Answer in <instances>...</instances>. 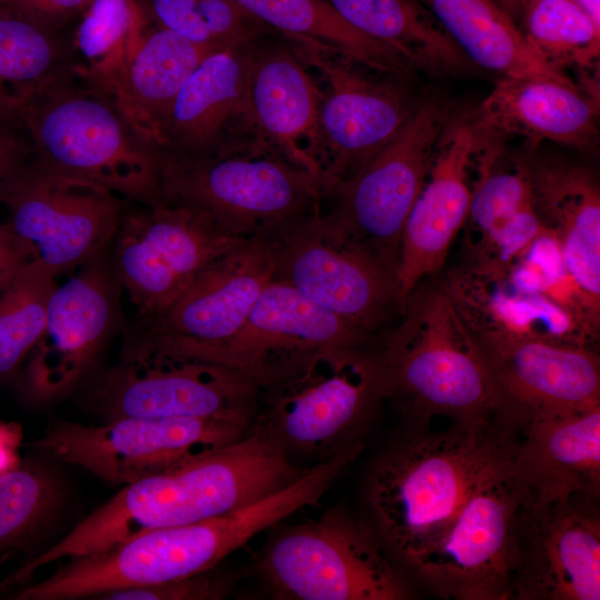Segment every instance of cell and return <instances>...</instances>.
<instances>
[{
  "mask_svg": "<svg viewBox=\"0 0 600 600\" xmlns=\"http://www.w3.org/2000/svg\"><path fill=\"white\" fill-rule=\"evenodd\" d=\"M498 3L512 17L516 7V0H497Z\"/></svg>",
  "mask_w": 600,
  "mask_h": 600,
  "instance_id": "f6af8a7d",
  "label": "cell"
},
{
  "mask_svg": "<svg viewBox=\"0 0 600 600\" xmlns=\"http://www.w3.org/2000/svg\"><path fill=\"white\" fill-rule=\"evenodd\" d=\"M286 38L303 40L370 69L404 78L412 68L394 50L350 26L327 0H234Z\"/></svg>",
  "mask_w": 600,
  "mask_h": 600,
  "instance_id": "1f68e13d",
  "label": "cell"
},
{
  "mask_svg": "<svg viewBox=\"0 0 600 600\" xmlns=\"http://www.w3.org/2000/svg\"><path fill=\"white\" fill-rule=\"evenodd\" d=\"M518 426L506 418L453 422L392 446L367 488L380 540L411 570L441 539L469 494L509 463Z\"/></svg>",
  "mask_w": 600,
  "mask_h": 600,
  "instance_id": "7a4b0ae2",
  "label": "cell"
},
{
  "mask_svg": "<svg viewBox=\"0 0 600 600\" xmlns=\"http://www.w3.org/2000/svg\"><path fill=\"white\" fill-rule=\"evenodd\" d=\"M600 27V0H574Z\"/></svg>",
  "mask_w": 600,
  "mask_h": 600,
  "instance_id": "ee69618b",
  "label": "cell"
},
{
  "mask_svg": "<svg viewBox=\"0 0 600 600\" xmlns=\"http://www.w3.org/2000/svg\"><path fill=\"white\" fill-rule=\"evenodd\" d=\"M72 32L57 31L0 7V106L79 67Z\"/></svg>",
  "mask_w": 600,
  "mask_h": 600,
  "instance_id": "d6a6232c",
  "label": "cell"
},
{
  "mask_svg": "<svg viewBox=\"0 0 600 600\" xmlns=\"http://www.w3.org/2000/svg\"><path fill=\"white\" fill-rule=\"evenodd\" d=\"M319 76L322 198L354 177L402 129L413 103L397 76L313 43L289 39Z\"/></svg>",
  "mask_w": 600,
  "mask_h": 600,
  "instance_id": "9c48e42d",
  "label": "cell"
},
{
  "mask_svg": "<svg viewBox=\"0 0 600 600\" xmlns=\"http://www.w3.org/2000/svg\"><path fill=\"white\" fill-rule=\"evenodd\" d=\"M0 203L8 226L54 277L101 254L128 209L117 193L48 171L36 159L1 189Z\"/></svg>",
  "mask_w": 600,
  "mask_h": 600,
  "instance_id": "5bb4252c",
  "label": "cell"
},
{
  "mask_svg": "<svg viewBox=\"0 0 600 600\" xmlns=\"http://www.w3.org/2000/svg\"><path fill=\"white\" fill-rule=\"evenodd\" d=\"M152 26L140 0H92L72 31L80 67L106 88Z\"/></svg>",
  "mask_w": 600,
  "mask_h": 600,
  "instance_id": "836d02e7",
  "label": "cell"
},
{
  "mask_svg": "<svg viewBox=\"0 0 600 600\" xmlns=\"http://www.w3.org/2000/svg\"><path fill=\"white\" fill-rule=\"evenodd\" d=\"M156 27L218 48L209 33L218 0H140Z\"/></svg>",
  "mask_w": 600,
  "mask_h": 600,
  "instance_id": "74e56055",
  "label": "cell"
},
{
  "mask_svg": "<svg viewBox=\"0 0 600 600\" xmlns=\"http://www.w3.org/2000/svg\"><path fill=\"white\" fill-rule=\"evenodd\" d=\"M379 539L341 511L281 531L259 571L272 593L292 600H403L407 581Z\"/></svg>",
  "mask_w": 600,
  "mask_h": 600,
  "instance_id": "8992f818",
  "label": "cell"
},
{
  "mask_svg": "<svg viewBox=\"0 0 600 600\" xmlns=\"http://www.w3.org/2000/svg\"><path fill=\"white\" fill-rule=\"evenodd\" d=\"M378 357L383 396L416 422L502 418L483 353L441 283L420 282Z\"/></svg>",
  "mask_w": 600,
  "mask_h": 600,
  "instance_id": "277c9868",
  "label": "cell"
},
{
  "mask_svg": "<svg viewBox=\"0 0 600 600\" xmlns=\"http://www.w3.org/2000/svg\"><path fill=\"white\" fill-rule=\"evenodd\" d=\"M260 388L208 361L171 354L120 358L91 382L88 400L103 421L208 418L257 408Z\"/></svg>",
  "mask_w": 600,
  "mask_h": 600,
  "instance_id": "2e32d148",
  "label": "cell"
},
{
  "mask_svg": "<svg viewBox=\"0 0 600 600\" xmlns=\"http://www.w3.org/2000/svg\"><path fill=\"white\" fill-rule=\"evenodd\" d=\"M472 334L491 373L501 413L517 424L600 406V359L592 348Z\"/></svg>",
  "mask_w": 600,
  "mask_h": 600,
  "instance_id": "ffe728a7",
  "label": "cell"
},
{
  "mask_svg": "<svg viewBox=\"0 0 600 600\" xmlns=\"http://www.w3.org/2000/svg\"><path fill=\"white\" fill-rule=\"evenodd\" d=\"M103 252L54 288L41 336L28 354L24 390L38 402L60 398L93 370L114 327L117 282Z\"/></svg>",
  "mask_w": 600,
  "mask_h": 600,
  "instance_id": "d6986e66",
  "label": "cell"
},
{
  "mask_svg": "<svg viewBox=\"0 0 600 600\" xmlns=\"http://www.w3.org/2000/svg\"><path fill=\"white\" fill-rule=\"evenodd\" d=\"M249 94L261 139L319 182V88L288 38L273 31L253 43Z\"/></svg>",
  "mask_w": 600,
  "mask_h": 600,
  "instance_id": "cb8c5ba5",
  "label": "cell"
},
{
  "mask_svg": "<svg viewBox=\"0 0 600 600\" xmlns=\"http://www.w3.org/2000/svg\"><path fill=\"white\" fill-rule=\"evenodd\" d=\"M11 108L30 137L36 161L48 171L98 184L140 206L160 201V149L82 68L42 84Z\"/></svg>",
  "mask_w": 600,
  "mask_h": 600,
  "instance_id": "3957f363",
  "label": "cell"
},
{
  "mask_svg": "<svg viewBox=\"0 0 600 600\" xmlns=\"http://www.w3.org/2000/svg\"><path fill=\"white\" fill-rule=\"evenodd\" d=\"M257 40L214 50L197 67L163 126L159 142L163 156L210 157L264 142L249 94Z\"/></svg>",
  "mask_w": 600,
  "mask_h": 600,
  "instance_id": "44dd1931",
  "label": "cell"
},
{
  "mask_svg": "<svg viewBox=\"0 0 600 600\" xmlns=\"http://www.w3.org/2000/svg\"><path fill=\"white\" fill-rule=\"evenodd\" d=\"M517 24L549 66L588 69L599 59L600 27L574 0H522Z\"/></svg>",
  "mask_w": 600,
  "mask_h": 600,
  "instance_id": "e575fe53",
  "label": "cell"
},
{
  "mask_svg": "<svg viewBox=\"0 0 600 600\" xmlns=\"http://www.w3.org/2000/svg\"><path fill=\"white\" fill-rule=\"evenodd\" d=\"M66 498L48 467L28 461L0 474V551L24 549L57 518Z\"/></svg>",
  "mask_w": 600,
  "mask_h": 600,
  "instance_id": "d590c367",
  "label": "cell"
},
{
  "mask_svg": "<svg viewBox=\"0 0 600 600\" xmlns=\"http://www.w3.org/2000/svg\"><path fill=\"white\" fill-rule=\"evenodd\" d=\"M272 278L269 241H243L204 268L164 311L140 319L120 358L192 357L227 341L243 326Z\"/></svg>",
  "mask_w": 600,
  "mask_h": 600,
  "instance_id": "7c38bea8",
  "label": "cell"
},
{
  "mask_svg": "<svg viewBox=\"0 0 600 600\" xmlns=\"http://www.w3.org/2000/svg\"><path fill=\"white\" fill-rule=\"evenodd\" d=\"M337 347L313 353L260 388L256 420L287 450H321L344 438L384 398L378 350Z\"/></svg>",
  "mask_w": 600,
  "mask_h": 600,
  "instance_id": "30bf717a",
  "label": "cell"
},
{
  "mask_svg": "<svg viewBox=\"0 0 600 600\" xmlns=\"http://www.w3.org/2000/svg\"><path fill=\"white\" fill-rule=\"evenodd\" d=\"M497 150L487 151L481 159L464 222L466 240L468 263L507 269L550 233L534 208L528 164L497 169Z\"/></svg>",
  "mask_w": 600,
  "mask_h": 600,
  "instance_id": "83f0119b",
  "label": "cell"
},
{
  "mask_svg": "<svg viewBox=\"0 0 600 600\" xmlns=\"http://www.w3.org/2000/svg\"><path fill=\"white\" fill-rule=\"evenodd\" d=\"M572 80L501 77L467 119L482 134H518L588 149L597 139L599 94Z\"/></svg>",
  "mask_w": 600,
  "mask_h": 600,
  "instance_id": "484cf974",
  "label": "cell"
},
{
  "mask_svg": "<svg viewBox=\"0 0 600 600\" xmlns=\"http://www.w3.org/2000/svg\"><path fill=\"white\" fill-rule=\"evenodd\" d=\"M92 0H0L10 9L47 28L72 32Z\"/></svg>",
  "mask_w": 600,
  "mask_h": 600,
  "instance_id": "60d3db41",
  "label": "cell"
},
{
  "mask_svg": "<svg viewBox=\"0 0 600 600\" xmlns=\"http://www.w3.org/2000/svg\"><path fill=\"white\" fill-rule=\"evenodd\" d=\"M32 260V248L9 226L0 221V292Z\"/></svg>",
  "mask_w": 600,
  "mask_h": 600,
  "instance_id": "b9f144b4",
  "label": "cell"
},
{
  "mask_svg": "<svg viewBox=\"0 0 600 600\" xmlns=\"http://www.w3.org/2000/svg\"><path fill=\"white\" fill-rule=\"evenodd\" d=\"M191 207L239 239H269L321 208L318 180L266 142L200 158L163 156L160 201Z\"/></svg>",
  "mask_w": 600,
  "mask_h": 600,
  "instance_id": "5b68a950",
  "label": "cell"
},
{
  "mask_svg": "<svg viewBox=\"0 0 600 600\" xmlns=\"http://www.w3.org/2000/svg\"><path fill=\"white\" fill-rule=\"evenodd\" d=\"M229 589V581L211 570L157 584L114 590L94 599L101 600H217Z\"/></svg>",
  "mask_w": 600,
  "mask_h": 600,
  "instance_id": "f35d334b",
  "label": "cell"
},
{
  "mask_svg": "<svg viewBox=\"0 0 600 600\" xmlns=\"http://www.w3.org/2000/svg\"><path fill=\"white\" fill-rule=\"evenodd\" d=\"M248 239L204 213L159 201L127 209L114 236L113 269L140 319L164 311L213 260Z\"/></svg>",
  "mask_w": 600,
  "mask_h": 600,
  "instance_id": "4fadbf2b",
  "label": "cell"
},
{
  "mask_svg": "<svg viewBox=\"0 0 600 600\" xmlns=\"http://www.w3.org/2000/svg\"><path fill=\"white\" fill-rule=\"evenodd\" d=\"M303 471L256 421L234 442L123 486L60 541L0 582V588L20 583L63 558L99 551L150 530L228 513L288 486Z\"/></svg>",
  "mask_w": 600,
  "mask_h": 600,
  "instance_id": "6da1fadb",
  "label": "cell"
},
{
  "mask_svg": "<svg viewBox=\"0 0 600 600\" xmlns=\"http://www.w3.org/2000/svg\"><path fill=\"white\" fill-rule=\"evenodd\" d=\"M218 49L152 26L106 89L137 130L159 148L177 96L202 60Z\"/></svg>",
  "mask_w": 600,
  "mask_h": 600,
  "instance_id": "f1b7e54d",
  "label": "cell"
},
{
  "mask_svg": "<svg viewBox=\"0 0 600 600\" xmlns=\"http://www.w3.org/2000/svg\"><path fill=\"white\" fill-rule=\"evenodd\" d=\"M482 134L464 118L448 121L426 183L407 219L397 268L399 314L414 288L437 273L468 217L471 167Z\"/></svg>",
  "mask_w": 600,
  "mask_h": 600,
  "instance_id": "7402d4cb",
  "label": "cell"
},
{
  "mask_svg": "<svg viewBox=\"0 0 600 600\" xmlns=\"http://www.w3.org/2000/svg\"><path fill=\"white\" fill-rule=\"evenodd\" d=\"M257 413L258 407L208 418L59 422L32 447L123 487L237 441L252 428Z\"/></svg>",
  "mask_w": 600,
  "mask_h": 600,
  "instance_id": "52a82bcc",
  "label": "cell"
},
{
  "mask_svg": "<svg viewBox=\"0 0 600 600\" xmlns=\"http://www.w3.org/2000/svg\"><path fill=\"white\" fill-rule=\"evenodd\" d=\"M374 342V334L324 310L291 286L272 280L234 336L188 358L230 368L263 388L316 352Z\"/></svg>",
  "mask_w": 600,
  "mask_h": 600,
  "instance_id": "ac0fdd59",
  "label": "cell"
},
{
  "mask_svg": "<svg viewBox=\"0 0 600 600\" xmlns=\"http://www.w3.org/2000/svg\"><path fill=\"white\" fill-rule=\"evenodd\" d=\"M536 211L557 242L577 298L600 322V191L588 169L558 160L527 163Z\"/></svg>",
  "mask_w": 600,
  "mask_h": 600,
  "instance_id": "d4e9b609",
  "label": "cell"
},
{
  "mask_svg": "<svg viewBox=\"0 0 600 600\" xmlns=\"http://www.w3.org/2000/svg\"><path fill=\"white\" fill-rule=\"evenodd\" d=\"M512 469L540 500L598 499L600 491V406L539 417L518 424Z\"/></svg>",
  "mask_w": 600,
  "mask_h": 600,
  "instance_id": "4316f807",
  "label": "cell"
},
{
  "mask_svg": "<svg viewBox=\"0 0 600 600\" xmlns=\"http://www.w3.org/2000/svg\"><path fill=\"white\" fill-rule=\"evenodd\" d=\"M267 240L272 280L324 310L371 334L399 313L396 272L321 209Z\"/></svg>",
  "mask_w": 600,
  "mask_h": 600,
  "instance_id": "ba28073f",
  "label": "cell"
},
{
  "mask_svg": "<svg viewBox=\"0 0 600 600\" xmlns=\"http://www.w3.org/2000/svg\"><path fill=\"white\" fill-rule=\"evenodd\" d=\"M416 1L479 67L501 77L571 80L537 54L497 0Z\"/></svg>",
  "mask_w": 600,
  "mask_h": 600,
  "instance_id": "f546056e",
  "label": "cell"
},
{
  "mask_svg": "<svg viewBox=\"0 0 600 600\" xmlns=\"http://www.w3.org/2000/svg\"><path fill=\"white\" fill-rule=\"evenodd\" d=\"M594 501L540 500L526 490L516 520L510 599H600V520Z\"/></svg>",
  "mask_w": 600,
  "mask_h": 600,
  "instance_id": "e0dca14e",
  "label": "cell"
},
{
  "mask_svg": "<svg viewBox=\"0 0 600 600\" xmlns=\"http://www.w3.org/2000/svg\"><path fill=\"white\" fill-rule=\"evenodd\" d=\"M526 490L510 461L469 494L410 571L446 599L509 600L516 520Z\"/></svg>",
  "mask_w": 600,
  "mask_h": 600,
  "instance_id": "9a60e30c",
  "label": "cell"
},
{
  "mask_svg": "<svg viewBox=\"0 0 600 600\" xmlns=\"http://www.w3.org/2000/svg\"><path fill=\"white\" fill-rule=\"evenodd\" d=\"M521 2H522V0H516V7H514L513 12H517V10H518Z\"/></svg>",
  "mask_w": 600,
  "mask_h": 600,
  "instance_id": "bcb514c9",
  "label": "cell"
},
{
  "mask_svg": "<svg viewBox=\"0 0 600 600\" xmlns=\"http://www.w3.org/2000/svg\"><path fill=\"white\" fill-rule=\"evenodd\" d=\"M36 159L30 137L10 107L0 106V191Z\"/></svg>",
  "mask_w": 600,
  "mask_h": 600,
  "instance_id": "ab89813d",
  "label": "cell"
},
{
  "mask_svg": "<svg viewBox=\"0 0 600 600\" xmlns=\"http://www.w3.org/2000/svg\"><path fill=\"white\" fill-rule=\"evenodd\" d=\"M20 441L21 430L19 426L0 422V474L19 464L17 449Z\"/></svg>",
  "mask_w": 600,
  "mask_h": 600,
  "instance_id": "7bdbcfd3",
  "label": "cell"
},
{
  "mask_svg": "<svg viewBox=\"0 0 600 600\" xmlns=\"http://www.w3.org/2000/svg\"><path fill=\"white\" fill-rule=\"evenodd\" d=\"M354 29L388 46L412 68L456 73L469 60L416 0H327Z\"/></svg>",
  "mask_w": 600,
  "mask_h": 600,
  "instance_id": "4dcf8cb0",
  "label": "cell"
},
{
  "mask_svg": "<svg viewBox=\"0 0 600 600\" xmlns=\"http://www.w3.org/2000/svg\"><path fill=\"white\" fill-rule=\"evenodd\" d=\"M442 286L474 333L588 348L597 337L577 308L526 286L509 268L467 263Z\"/></svg>",
  "mask_w": 600,
  "mask_h": 600,
  "instance_id": "603a6c76",
  "label": "cell"
},
{
  "mask_svg": "<svg viewBox=\"0 0 600 600\" xmlns=\"http://www.w3.org/2000/svg\"><path fill=\"white\" fill-rule=\"evenodd\" d=\"M56 277L32 260L0 292V376L28 357L42 333Z\"/></svg>",
  "mask_w": 600,
  "mask_h": 600,
  "instance_id": "8d00e7d4",
  "label": "cell"
},
{
  "mask_svg": "<svg viewBox=\"0 0 600 600\" xmlns=\"http://www.w3.org/2000/svg\"><path fill=\"white\" fill-rule=\"evenodd\" d=\"M448 121L443 103L418 102L398 134L354 177L323 197L333 201L328 213L396 274L404 224Z\"/></svg>",
  "mask_w": 600,
  "mask_h": 600,
  "instance_id": "8fae6325",
  "label": "cell"
}]
</instances>
